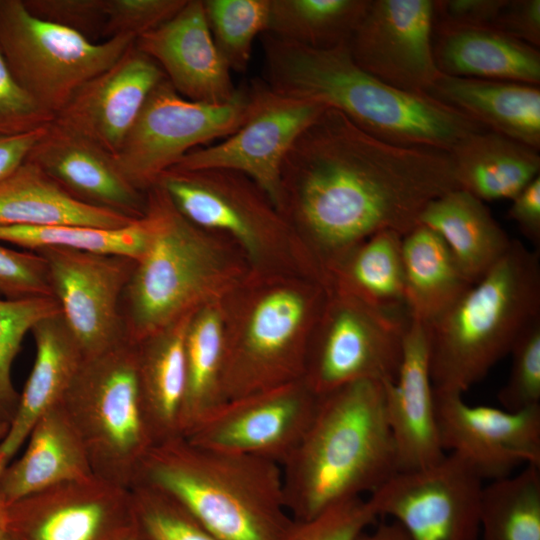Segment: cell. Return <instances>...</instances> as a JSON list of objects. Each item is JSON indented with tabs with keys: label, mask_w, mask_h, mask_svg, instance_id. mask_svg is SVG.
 <instances>
[{
	"label": "cell",
	"mask_w": 540,
	"mask_h": 540,
	"mask_svg": "<svg viewBox=\"0 0 540 540\" xmlns=\"http://www.w3.org/2000/svg\"><path fill=\"white\" fill-rule=\"evenodd\" d=\"M46 127L21 135L0 136V181L26 160Z\"/></svg>",
	"instance_id": "obj_50"
},
{
	"label": "cell",
	"mask_w": 540,
	"mask_h": 540,
	"mask_svg": "<svg viewBox=\"0 0 540 540\" xmlns=\"http://www.w3.org/2000/svg\"><path fill=\"white\" fill-rule=\"evenodd\" d=\"M9 526V504L5 501L0 493V540H4L8 536Z\"/></svg>",
	"instance_id": "obj_52"
},
{
	"label": "cell",
	"mask_w": 540,
	"mask_h": 540,
	"mask_svg": "<svg viewBox=\"0 0 540 540\" xmlns=\"http://www.w3.org/2000/svg\"><path fill=\"white\" fill-rule=\"evenodd\" d=\"M0 296L4 299L53 297L44 257L38 252L0 245Z\"/></svg>",
	"instance_id": "obj_45"
},
{
	"label": "cell",
	"mask_w": 540,
	"mask_h": 540,
	"mask_svg": "<svg viewBox=\"0 0 540 540\" xmlns=\"http://www.w3.org/2000/svg\"><path fill=\"white\" fill-rule=\"evenodd\" d=\"M383 389L399 471L440 462L447 453L442 448L437 427L426 323L409 317L396 378L384 382Z\"/></svg>",
	"instance_id": "obj_23"
},
{
	"label": "cell",
	"mask_w": 540,
	"mask_h": 540,
	"mask_svg": "<svg viewBox=\"0 0 540 540\" xmlns=\"http://www.w3.org/2000/svg\"><path fill=\"white\" fill-rule=\"evenodd\" d=\"M59 313L54 297L0 299V420L11 423L18 406L12 365L25 335L41 320Z\"/></svg>",
	"instance_id": "obj_39"
},
{
	"label": "cell",
	"mask_w": 540,
	"mask_h": 540,
	"mask_svg": "<svg viewBox=\"0 0 540 540\" xmlns=\"http://www.w3.org/2000/svg\"><path fill=\"white\" fill-rule=\"evenodd\" d=\"M433 31V0H370L348 49L359 67L384 83L429 95L441 76Z\"/></svg>",
	"instance_id": "obj_17"
},
{
	"label": "cell",
	"mask_w": 540,
	"mask_h": 540,
	"mask_svg": "<svg viewBox=\"0 0 540 540\" xmlns=\"http://www.w3.org/2000/svg\"><path fill=\"white\" fill-rule=\"evenodd\" d=\"M261 36L269 88L336 109L379 139L450 152L485 129L428 94L403 91L374 77L354 62L348 44L319 50Z\"/></svg>",
	"instance_id": "obj_2"
},
{
	"label": "cell",
	"mask_w": 540,
	"mask_h": 540,
	"mask_svg": "<svg viewBox=\"0 0 540 540\" xmlns=\"http://www.w3.org/2000/svg\"><path fill=\"white\" fill-rule=\"evenodd\" d=\"M434 403L442 448L465 460L484 481L540 466V405L508 411L470 405L462 394L436 390Z\"/></svg>",
	"instance_id": "obj_18"
},
{
	"label": "cell",
	"mask_w": 540,
	"mask_h": 540,
	"mask_svg": "<svg viewBox=\"0 0 540 540\" xmlns=\"http://www.w3.org/2000/svg\"><path fill=\"white\" fill-rule=\"evenodd\" d=\"M145 217L117 229L76 225L0 226V242L14 244L27 251L62 248L124 256L138 260L149 240Z\"/></svg>",
	"instance_id": "obj_37"
},
{
	"label": "cell",
	"mask_w": 540,
	"mask_h": 540,
	"mask_svg": "<svg viewBox=\"0 0 540 540\" xmlns=\"http://www.w3.org/2000/svg\"><path fill=\"white\" fill-rule=\"evenodd\" d=\"M119 35L101 43L32 15L22 0H1L0 49L16 79L54 116L88 80L135 43Z\"/></svg>",
	"instance_id": "obj_8"
},
{
	"label": "cell",
	"mask_w": 540,
	"mask_h": 540,
	"mask_svg": "<svg viewBox=\"0 0 540 540\" xmlns=\"http://www.w3.org/2000/svg\"><path fill=\"white\" fill-rule=\"evenodd\" d=\"M317 301L316 294L289 288L273 289L258 299L239 336L226 338L224 402L303 378L306 325Z\"/></svg>",
	"instance_id": "obj_11"
},
{
	"label": "cell",
	"mask_w": 540,
	"mask_h": 540,
	"mask_svg": "<svg viewBox=\"0 0 540 540\" xmlns=\"http://www.w3.org/2000/svg\"><path fill=\"white\" fill-rule=\"evenodd\" d=\"M433 54L451 77L540 84V52L493 26L434 25Z\"/></svg>",
	"instance_id": "obj_25"
},
{
	"label": "cell",
	"mask_w": 540,
	"mask_h": 540,
	"mask_svg": "<svg viewBox=\"0 0 540 540\" xmlns=\"http://www.w3.org/2000/svg\"><path fill=\"white\" fill-rule=\"evenodd\" d=\"M134 535L130 488L96 475L9 505L12 540H128Z\"/></svg>",
	"instance_id": "obj_16"
},
{
	"label": "cell",
	"mask_w": 540,
	"mask_h": 540,
	"mask_svg": "<svg viewBox=\"0 0 540 540\" xmlns=\"http://www.w3.org/2000/svg\"><path fill=\"white\" fill-rule=\"evenodd\" d=\"M449 154L458 188L483 202L512 200L540 176L537 150L487 129L469 135Z\"/></svg>",
	"instance_id": "obj_30"
},
{
	"label": "cell",
	"mask_w": 540,
	"mask_h": 540,
	"mask_svg": "<svg viewBox=\"0 0 540 540\" xmlns=\"http://www.w3.org/2000/svg\"><path fill=\"white\" fill-rule=\"evenodd\" d=\"M46 263L52 295L84 359L127 341L121 301L135 260L118 255L50 248Z\"/></svg>",
	"instance_id": "obj_14"
},
{
	"label": "cell",
	"mask_w": 540,
	"mask_h": 540,
	"mask_svg": "<svg viewBox=\"0 0 540 540\" xmlns=\"http://www.w3.org/2000/svg\"><path fill=\"white\" fill-rule=\"evenodd\" d=\"M484 480L462 458L399 471L367 498L378 517H390L410 540H479Z\"/></svg>",
	"instance_id": "obj_12"
},
{
	"label": "cell",
	"mask_w": 540,
	"mask_h": 540,
	"mask_svg": "<svg viewBox=\"0 0 540 540\" xmlns=\"http://www.w3.org/2000/svg\"><path fill=\"white\" fill-rule=\"evenodd\" d=\"M165 75L135 47L83 84L54 121L115 156L146 99Z\"/></svg>",
	"instance_id": "obj_20"
},
{
	"label": "cell",
	"mask_w": 540,
	"mask_h": 540,
	"mask_svg": "<svg viewBox=\"0 0 540 540\" xmlns=\"http://www.w3.org/2000/svg\"><path fill=\"white\" fill-rule=\"evenodd\" d=\"M356 540H410L405 529L396 521L381 522L373 530L364 531Z\"/></svg>",
	"instance_id": "obj_51"
},
{
	"label": "cell",
	"mask_w": 540,
	"mask_h": 540,
	"mask_svg": "<svg viewBox=\"0 0 540 540\" xmlns=\"http://www.w3.org/2000/svg\"><path fill=\"white\" fill-rule=\"evenodd\" d=\"M508 217L537 250L540 247V176L511 200Z\"/></svg>",
	"instance_id": "obj_49"
},
{
	"label": "cell",
	"mask_w": 540,
	"mask_h": 540,
	"mask_svg": "<svg viewBox=\"0 0 540 540\" xmlns=\"http://www.w3.org/2000/svg\"><path fill=\"white\" fill-rule=\"evenodd\" d=\"M135 47L186 99L223 104L239 91L213 42L202 0H187L171 19L137 37Z\"/></svg>",
	"instance_id": "obj_22"
},
{
	"label": "cell",
	"mask_w": 540,
	"mask_h": 540,
	"mask_svg": "<svg viewBox=\"0 0 540 540\" xmlns=\"http://www.w3.org/2000/svg\"><path fill=\"white\" fill-rule=\"evenodd\" d=\"M25 451L0 473V493L10 505L49 487L94 476L84 444L62 403L35 424Z\"/></svg>",
	"instance_id": "obj_26"
},
{
	"label": "cell",
	"mask_w": 540,
	"mask_h": 540,
	"mask_svg": "<svg viewBox=\"0 0 540 540\" xmlns=\"http://www.w3.org/2000/svg\"><path fill=\"white\" fill-rule=\"evenodd\" d=\"M226 338L221 312L212 301L192 312L184 339L182 436L224 402L221 375Z\"/></svg>",
	"instance_id": "obj_33"
},
{
	"label": "cell",
	"mask_w": 540,
	"mask_h": 540,
	"mask_svg": "<svg viewBox=\"0 0 540 540\" xmlns=\"http://www.w3.org/2000/svg\"><path fill=\"white\" fill-rule=\"evenodd\" d=\"M187 0H104L105 23L102 36L135 38L171 19Z\"/></svg>",
	"instance_id": "obj_44"
},
{
	"label": "cell",
	"mask_w": 540,
	"mask_h": 540,
	"mask_svg": "<svg viewBox=\"0 0 540 540\" xmlns=\"http://www.w3.org/2000/svg\"><path fill=\"white\" fill-rule=\"evenodd\" d=\"M419 224L443 239L472 284L506 254L513 241L483 201L459 188L430 201Z\"/></svg>",
	"instance_id": "obj_28"
},
{
	"label": "cell",
	"mask_w": 540,
	"mask_h": 540,
	"mask_svg": "<svg viewBox=\"0 0 540 540\" xmlns=\"http://www.w3.org/2000/svg\"><path fill=\"white\" fill-rule=\"evenodd\" d=\"M479 540H540V466L484 485Z\"/></svg>",
	"instance_id": "obj_36"
},
{
	"label": "cell",
	"mask_w": 540,
	"mask_h": 540,
	"mask_svg": "<svg viewBox=\"0 0 540 540\" xmlns=\"http://www.w3.org/2000/svg\"><path fill=\"white\" fill-rule=\"evenodd\" d=\"M26 160L82 203L131 220L145 215L146 192L128 181L114 156L55 121L45 128Z\"/></svg>",
	"instance_id": "obj_21"
},
{
	"label": "cell",
	"mask_w": 540,
	"mask_h": 540,
	"mask_svg": "<svg viewBox=\"0 0 540 540\" xmlns=\"http://www.w3.org/2000/svg\"><path fill=\"white\" fill-rule=\"evenodd\" d=\"M280 180V213L290 211L331 271L379 231L403 236L458 188L449 152L384 141L329 107L296 138Z\"/></svg>",
	"instance_id": "obj_1"
},
{
	"label": "cell",
	"mask_w": 540,
	"mask_h": 540,
	"mask_svg": "<svg viewBox=\"0 0 540 540\" xmlns=\"http://www.w3.org/2000/svg\"><path fill=\"white\" fill-rule=\"evenodd\" d=\"M156 184L188 221L228 234L252 257H258L269 237L285 227L267 194L241 173L170 168Z\"/></svg>",
	"instance_id": "obj_19"
},
{
	"label": "cell",
	"mask_w": 540,
	"mask_h": 540,
	"mask_svg": "<svg viewBox=\"0 0 540 540\" xmlns=\"http://www.w3.org/2000/svg\"><path fill=\"white\" fill-rule=\"evenodd\" d=\"M370 0H270L265 33L308 48L348 44Z\"/></svg>",
	"instance_id": "obj_35"
},
{
	"label": "cell",
	"mask_w": 540,
	"mask_h": 540,
	"mask_svg": "<svg viewBox=\"0 0 540 540\" xmlns=\"http://www.w3.org/2000/svg\"><path fill=\"white\" fill-rule=\"evenodd\" d=\"M429 95L483 128L540 148V88L526 83L442 75Z\"/></svg>",
	"instance_id": "obj_27"
},
{
	"label": "cell",
	"mask_w": 540,
	"mask_h": 540,
	"mask_svg": "<svg viewBox=\"0 0 540 540\" xmlns=\"http://www.w3.org/2000/svg\"><path fill=\"white\" fill-rule=\"evenodd\" d=\"M510 355L511 370L498 392V401L508 411L540 405V319L518 338Z\"/></svg>",
	"instance_id": "obj_41"
},
{
	"label": "cell",
	"mask_w": 540,
	"mask_h": 540,
	"mask_svg": "<svg viewBox=\"0 0 540 540\" xmlns=\"http://www.w3.org/2000/svg\"><path fill=\"white\" fill-rule=\"evenodd\" d=\"M281 469L286 508L296 521L370 495L399 472L383 383L359 380L319 396L309 427Z\"/></svg>",
	"instance_id": "obj_3"
},
{
	"label": "cell",
	"mask_w": 540,
	"mask_h": 540,
	"mask_svg": "<svg viewBox=\"0 0 540 540\" xmlns=\"http://www.w3.org/2000/svg\"><path fill=\"white\" fill-rule=\"evenodd\" d=\"M138 540H218L182 505L142 484L130 487Z\"/></svg>",
	"instance_id": "obj_40"
},
{
	"label": "cell",
	"mask_w": 540,
	"mask_h": 540,
	"mask_svg": "<svg viewBox=\"0 0 540 540\" xmlns=\"http://www.w3.org/2000/svg\"><path fill=\"white\" fill-rule=\"evenodd\" d=\"M493 27L539 48L540 0H507Z\"/></svg>",
	"instance_id": "obj_48"
},
{
	"label": "cell",
	"mask_w": 540,
	"mask_h": 540,
	"mask_svg": "<svg viewBox=\"0 0 540 540\" xmlns=\"http://www.w3.org/2000/svg\"><path fill=\"white\" fill-rule=\"evenodd\" d=\"M540 319V254L513 240L506 254L428 326L433 388L464 394Z\"/></svg>",
	"instance_id": "obj_5"
},
{
	"label": "cell",
	"mask_w": 540,
	"mask_h": 540,
	"mask_svg": "<svg viewBox=\"0 0 540 540\" xmlns=\"http://www.w3.org/2000/svg\"><path fill=\"white\" fill-rule=\"evenodd\" d=\"M62 405L87 451L94 475L130 488L155 444L128 340L84 359Z\"/></svg>",
	"instance_id": "obj_7"
},
{
	"label": "cell",
	"mask_w": 540,
	"mask_h": 540,
	"mask_svg": "<svg viewBox=\"0 0 540 540\" xmlns=\"http://www.w3.org/2000/svg\"><path fill=\"white\" fill-rule=\"evenodd\" d=\"M149 240L124 289L126 338L141 340L212 301L230 277L216 242L183 217L157 184L146 191Z\"/></svg>",
	"instance_id": "obj_6"
},
{
	"label": "cell",
	"mask_w": 540,
	"mask_h": 540,
	"mask_svg": "<svg viewBox=\"0 0 540 540\" xmlns=\"http://www.w3.org/2000/svg\"><path fill=\"white\" fill-rule=\"evenodd\" d=\"M319 402L303 379L223 402L183 437L210 449L280 466L295 450Z\"/></svg>",
	"instance_id": "obj_15"
},
{
	"label": "cell",
	"mask_w": 540,
	"mask_h": 540,
	"mask_svg": "<svg viewBox=\"0 0 540 540\" xmlns=\"http://www.w3.org/2000/svg\"><path fill=\"white\" fill-rule=\"evenodd\" d=\"M213 42L234 72L248 68L255 38L266 32L270 0H202Z\"/></svg>",
	"instance_id": "obj_38"
},
{
	"label": "cell",
	"mask_w": 540,
	"mask_h": 540,
	"mask_svg": "<svg viewBox=\"0 0 540 540\" xmlns=\"http://www.w3.org/2000/svg\"><path fill=\"white\" fill-rule=\"evenodd\" d=\"M405 304L409 317L430 324L472 285L443 239L418 224L402 236Z\"/></svg>",
	"instance_id": "obj_32"
},
{
	"label": "cell",
	"mask_w": 540,
	"mask_h": 540,
	"mask_svg": "<svg viewBox=\"0 0 540 540\" xmlns=\"http://www.w3.org/2000/svg\"><path fill=\"white\" fill-rule=\"evenodd\" d=\"M0 3H1V0H0Z\"/></svg>",
	"instance_id": "obj_56"
},
{
	"label": "cell",
	"mask_w": 540,
	"mask_h": 540,
	"mask_svg": "<svg viewBox=\"0 0 540 540\" xmlns=\"http://www.w3.org/2000/svg\"><path fill=\"white\" fill-rule=\"evenodd\" d=\"M248 105L249 87L227 103L211 104L184 98L165 77L146 99L114 156L116 163L134 187L146 192L185 154L236 131Z\"/></svg>",
	"instance_id": "obj_9"
},
{
	"label": "cell",
	"mask_w": 540,
	"mask_h": 540,
	"mask_svg": "<svg viewBox=\"0 0 540 540\" xmlns=\"http://www.w3.org/2000/svg\"><path fill=\"white\" fill-rule=\"evenodd\" d=\"M10 427V423L0 420V442L5 437Z\"/></svg>",
	"instance_id": "obj_53"
},
{
	"label": "cell",
	"mask_w": 540,
	"mask_h": 540,
	"mask_svg": "<svg viewBox=\"0 0 540 540\" xmlns=\"http://www.w3.org/2000/svg\"><path fill=\"white\" fill-rule=\"evenodd\" d=\"M136 484L172 497L218 540H287L295 524L278 463L202 447L183 436L150 448L131 486Z\"/></svg>",
	"instance_id": "obj_4"
},
{
	"label": "cell",
	"mask_w": 540,
	"mask_h": 540,
	"mask_svg": "<svg viewBox=\"0 0 540 540\" xmlns=\"http://www.w3.org/2000/svg\"><path fill=\"white\" fill-rule=\"evenodd\" d=\"M4 540H12V539L7 536Z\"/></svg>",
	"instance_id": "obj_55"
},
{
	"label": "cell",
	"mask_w": 540,
	"mask_h": 540,
	"mask_svg": "<svg viewBox=\"0 0 540 540\" xmlns=\"http://www.w3.org/2000/svg\"><path fill=\"white\" fill-rule=\"evenodd\" d=\"M31 333L36 355L9 430L0 442V473L27 440L37 421L62 403L84 361L60 313L41 320Z\"/></svg>",
	"instance_id": "obj_24"
},
{
	"label": "cell",
	"mask_w": 540,
	"mask_h": 540,
	"mask_svg": "<svg viewBox=\"0 0 540 540\" xmlns=\"http://www.w3.org/2000/svg\"><path fill=\"white\" fill-rule=\"evenodd\" d=\"M336 293L313 348L306 351L302 379L317 396L359 380L393 381L408 312L383 310Z\"/></svg>",
	"instance_id": "obj_10"
},
{
	"label": "cell",
	"mask_w": 540,
	"mask_h": 540,
	"mask_svg": "<svg viewBox=\"0 0 540 540\" xmlns=\"http://www.w3.org/2000/svg\"><path fill=\"white\" fill-rule=\"evenodd\" d=\"M368 498L339 502L316 516L296 521L287 540H356L377 521Z\"/></svg>",
	"instance_id": "obj_42"
},
{
	"label": "cell",
	"mask_w": 540,
	"mask_h": 540,
	"mask_svg": "<svg viewBox=\"0 0 540 540\" xmlns=\"http://www.w3.org/2000/svg\"><path fill=\"white\" fill-rule=\"evenodd\" d=\"M128 540H138V538L136 537V535H134L133 537H131L130 539Z\"/></svg>",
	"instance_id": "obj_54"
},
{
	"label": "cell",
	"mask_w": 540,
	"mask_h": 540,
	"mask_svg": "<svg viewBox=\"0 0 540 540\" xmlns=\"http://www.w3.org/2000/svg\"><path fill=\"white\" fill-rule=\"evenodd\" d=\"M507 0H433L434 25L494 26Z\"/></svg>",
	"instance_id": "obj_47"
},
{
	"label": "cell",
	"mask_w": 540,
	"mask_h": 540,
	"mask_svg": "<svg viewBox=\"0 0 540 540\" xmlns=\"http://www.w3.org/2000/svg\"><path fill=\"white\" fill-rule=\"evenodd\" d=\"M191 314L133 343L140 396L155 444L182 436L184 339Z\"/></svg>",
	"instance_id": "obj_31"
},
{
	"label": "cell",
	"mask_w": 540,
	"mask_h": 540,
	"mask_svg": "<svg viewBox=\"0 0 540 540\" xmlns=\"http://www.w3.org/2000/svg\"><path fill=\"white\" fill-rule=\"evenodd\" d=\"M35 17L73 30L89 40L102 36L104 0H22Z\"/></svg>",
	"instance_id": "obj_46"
},
{
	"label": "cell",
	"mask_w": 540,
	"mask_h": 540,
	"mask_svg": "<svg viewBox=\"0 0 540 540\" xmlns=\"http://www.w3.org/2000/svg\"><path fill=\"white\" fill-rule=\"evenodd\" d=\"M134 221L137 220L76 200L27 160L0 181V226L117 229Z\"/></svg>",
	"instance_id": "obj_29"
},
{
	"label": "cell",
	"mask_w": 540,
	"mask_h": 540,
	"mask_svg": "<svg viewBox=\"0 0 540 540\" xmlns=\"http://www.w3.org/2000/svg\"><path fill=\"white\" fill-rule=\"evenodd\" d=\"M337 290L388 311L406 310L402 235L392 230L368 237L332 271Z\"/></svg>",
	"instance_id": "obj_34"
},
{
	"label": "cell",
	"mask_w": 540,
	"mask_h": 540,
	"mask_svg": "<svg viewBox=\"0 0 540 540\" xmlns=\"http://www.w3.org/2000/svg\"><path fill=\"white\" fill-rule=\"evenodd\" d=\"M325 108L277 93L266 83H253L240 127L219 142L188 152L172 168L241 173L257 184L279 210L285 156L300 133Z\"/></svg>",
	"instance_id": "obj_13"
},
{
	"label": "cell",
	"mask_w": 540,
	"mask_h": 540,
	"mask_svg": "<svg viewBox=\"0 0 540 540\" xmlns=\"http://www.w3.org/2000/svg\"><path fill=\"white\" fill-rule=\"evenodd\" d=\"M54 119L19 83L0 49V136L30 133Z\"/></svg>",
	"instance_id": "obj_43"
}]
</instances>
